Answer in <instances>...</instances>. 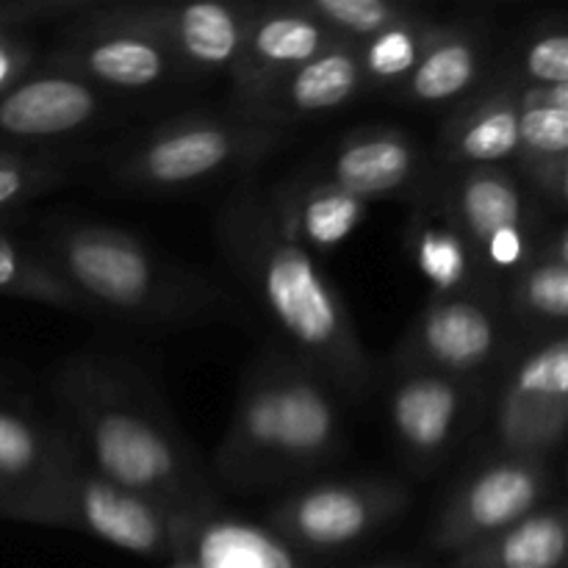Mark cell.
I'll list each match as a JSON object with an SVG mask.
<instances>
[{"mask_svg": "<svg viewBox=\"0 0 568 568\" xmlns=\"http://www.w3.org/2000/svg\"><path fill=\"white\" fill-rule=\"evenodd\" d=\"M220 250L270 316L283 349L320 372L338 394L364 397L375 364L347 300L316 255L286 236L266 189L244 186L216 214Z\"/></svg>", "mask_w": 568, "mask_h": 568, "instance_id": "obj_1", "label": "cell"}, {"mask_svg": "<svg viewBox=\"0 0 568 568\" xmlns=\"http://www.w3.org/2000/svg\"><path fill=\"white\" fill-rule=\"evenodd\" d=\"M53 392L75 425V444L105 480L186 519L214 514V488L170 410L139 372L103 355H72Z\"/></svg>", "mask_w": 568, "mask_h": 568, "instance_id": "obj_2", "label": "cell"}, {"mask_svg": "<svg viewBox=\"0 0 568 568\" xmlns=\"http://www.w3.org/2000/svg\"><path fill=\"white\" fill-rule=\"evenodd\" d=\"M342 449L336 388L288 349L270 347L244 372L214 469L231 488L250 491L314 475Z\"/></svg>", "mask_w": 568, "mask_h": 568, "instance_id": "obj_3", "label": "cell"}, {"mask_svg": "<svg viewBox=\"0 0 568 568\" xmlns=\"http://www.w3.org/2000/svg\"><path fill=\"white\" fill-rule=\"evenodd\" d=\"M37 253L89 311L133 322H189L211 314L216 292L170 266L133 233L89 222L48 227Z\"/></svg>", "mask_w": 568, "mask_h": 568, "instance_id": "obj_4", "label": "cell"}, {"mask_svg": "<svg viewBox=\"0 0 568 568\" xmlns=\"http://www.w3.org/2000/svg\"><path fill=\"white\" fill-rule=\"evenodd\" d=\"M3 519L87 532L142 558H175L186 530L197 521L105 480L75 444L33 491L3 510Z\"/></svg>", "mask_w": 568, "mask_h": 568, "instance_id": "obj_5", "label": "cell"}, {"mask_svg": "<svg viewBox=\"0 0 568 568\" xmlns=\"http://www.w3.org/2000/svg\"><path fill=\"white\" fill-rule=\"evenodd\" d=\"M286 142V128L247 116H181L161 122L116 159L114 175L144 192H181L258 164Z\"/></svg>", "mask_w": 568, "mask_h": 568, "instance_id": "obj_6", "label": "cell"}, {"mask_svg": "<svg viewBox=\"0 0 568 568\" xmlns=\"http://www.w3.org/2000/svg\"><path fill=\"white\" fill-rule=\"evenodd\" d=\"M410 494L399 483L358 477L325 480L288 494L270 510L266 525L294 552H342L375 536L408 510Z\"/></svg>", "mask_w": 568, "mask_h": 568, "instance_id": "obj_7", "label": "cell"}, {"mask_svg": "<svg viewBox=\"0 0 568 568\" xmlns=\"http://www.w3.org/2000/svg\"><path fill=\"white\" fill-rule=\"evenodd\" d=\"M552 491L549 460L494 455L449 491L430 525V547L442 555L488 541L544 508Z\"/></svg>", "mask_w": 568, "mask_h": 568, "instance_id": "obj_8", "label": "cell"}, {"mask_svg": "<svg viewBox=\"0 0 568 568\" xmlns=\"http://www.w3.org/2000/svg\"><path fill=\"white\" fill-rule=\"evenodd\" d=\"M258 3H94L87 14L164 44L183 70L231 72Z\"/></svg>", "mask_w": 568, "mask_h": 568, "instance_id": "obj_9", "label": "cell"}, {"mask_svg": "<svg viewBox=\"0 0 568 568\" xmlns=\"http://www.w3.org/2000/svg\"><path fill=\"white\" fill-rule=\"evenodd\" d=\"M568 430V342L547 333L527 349L503 383L494 410L499 453L549 460Z\"/></svg>", "mask_w": 568, "mask_h": 568, "instance_id": "obj_10", "label": "cell"}, {"mask_svg": "<svg viewBox=\"0 0 568 568\" xmlns=\"http://www.w3.org/2000/svg\"><path fill=\"white\" fill-rule=\"evenodd\" d=\"M475 405L477 377L394 366L386 388L388 430L414 469H433L458 447L471 425Z\"/></svg>", "mask_w": 568, "mask_h": 568, "instance_id": "obj_11", "label": "cell"}, {"mask_svg": "<svg viewBox=\"0 0 568 568\" xmlns=\"http://www.w3.org/2000/svg\"><path fill=\"white\" fill-rule=\"evenodd\" d=\"M503 322L480 294L430 297L399 342L394 366L477 377L499 358Z\"/></svg>", "mask_w": 568, "mask_h": 568, "instance_id": "obj_12", "label": "cell"}, {"mask_svg": "<svg viewBox=\"0 0 568 568\" xmlns=\"http://www.w3.org/2000/svg\"><path fill=\"white\" fill-rule=\"evenodd\" d=\"M53 67L83 78L92 87L116 92H150L170 83L183 70L175 55L155 39L105 26L92 20L87 11L67 26L64 44L55 50Z\"/></svg>", "mask_w": 568, "mask_h": 568, "instance_id": "obj_13", "label": "cell"}, {"mask_svg": "<svg viewBox=\"0 0 568 568\" xmlns=\"http://www.w3.org/2000/svg\"><path fill=\"white\" fill-rule=\"evenodd\" d=\"M333 42H338L336 33L305 14L297 0L258 6L250 20L242 55L231 70L233 109H236L233 114H242L261 94L325 53Z\"/></svg>", "mask_w": 568, "mask_h": 568, "instance_id": "obj_14", "label": "cell"}, {"mask_svg": "<svg viewBox=\"0 0 568 568\" xmlns=\"http://www.w3.org/2000/svg\"><path fill=\"white\" fill-rule=\"evenodd\" d=\"M103 114L100 89L61 67L20 78L0 94V133L14 139L70 136L87 131Z\"/></svg>", "mask_w": 568, "mask_h": 568, "instance_id": "obj_15", "label": "cell"}, {"mask_svg": "<svg viewBox=\"0 0 568 568\" xmlns=\"http://www.w3.org/2000/svg\"><path fill=\"white\" fill-rule=\"evenodd\" d=\"M366 89L364 70H361L358 44L338 39L325 53L311 59L292 75L261 94L253 105L239 116L266 122V125L286 128L311 116L331 114L342 105L353 103Z\"/></svg>", "mask_w": 568, "mask_h": 568, "instance_id": "obj_16", "label": "cell"}, {"mask_svg": "<svg viewBox=\"0 0 568 568\" xmlns=\"http://www.w3.org/2000/svg\"><path fill=\"white\" fill-rule=\"evenodd\" d=\"M422 166L425 155L403 128L366 125L336 144L325 178L369 203L408 192L422 178Z\"/></svg>", "mask_w": 568, "mask_h": 568, "instance_id": "obj_17", "label": "cell"}, {"mask_svg": "<svg viewBox=\"0 0 568 568\" xmlns=\"http://www.w3.org/2000/svg\"><path fill=\"white\" fill-rule=\"evenodd\" d=\"M521 89L514 72H505L464 100L442 131L444 159L460 170L514 161L519 150Z\"/></svg>", "mask_w": 568, "mask_h": 568, "instance_id": "obj_18", "label": "cell"}, {"mask_svg": "<svg viewBox=\"0 0 568 568\" xmlns=\"http://www.w3.org/2000/svg\"><path fill=\"white\" fill-rule=\"evenodd\" d=\"M277 222L292 242L314 253H331L364 222L366 205L355 194L322 175L292 178L266 189Z\"/></svg>", "mask_w": 568, "mask_h": 568, "instance_id": "obj_19", "label": "cell"}, {"mask_svg": "<svg viewBox=\"0 0 568 568\" xmlns=\"http://www.w3.org/2000/svg\"><path fill=\"white\" fill-rule=\"evenodd\" d=\"M488 37L475 26H442L419 64L394 92L414 105L464 103L480 89L488 67Z\"/></svg>", "mask_w": 568, "mask_h": 568, "instance_id": "obj_20", "label": "cell"}, {"mask_svg": "<svg viewBox=\"0 0 568 568\" xmlns=\"http://www.w3.org/2000/svg\"><path fill=\"white\" fill-rule=\"evenodd\" d=\"M442 205L460 236L469 242L477 261L494 233L516 225H536L527 189L505 166L460 170L442 194Z\"/></svg>", "mask_w": 568, "mask_h": 568, "instance_id": "obj_21", "label": "cell"}, {"mask_svg": "<svg viewBox=\"0 0 568 568\" xmlns=\"http://www.w3.org/2000/svg\"><path fill=\"white\" fill-rule=\"evenodd\" d=\"M527 183L558 209L568 197V87L521 89L519 150Z\"/></svg>", "mask_w": 568, "mask_h": 568, "instance_id": "obj_22", "label": "cell"}, {"mask_svg": "<svg viewBox=\"0 0 568 568\" xmlns=\"http://www.w3.org/2000/svg\"><path fill=\"white\" fill-rule=\"evenodd\" d=\"M405 247L414 270L433 288V297H460L475 294L483 266L471 253L469 242L444 211L442 200L436 205H422L408 222Z\"/></svg>", "mask_w": 568, "mask_h": 568, "instance_id": "obj_23", "label": "cell"}, {"mask_svg": "<svg viewBox=\"0 0 568 568\" xmlns=\"http://www.w3.org/2000/svg\"><path fill=\"white\" fill-rule=\"evenodd\" d=\"M508 305L527 325L564 333L568 316V239L564 222L541 233L525 264L514 272Z\"/></svg>", "mask_w": 568, "mask_h": 568, "instance_id": "obj_24", "label": "cell"}, {"mask_svg": "<svg viewBox=\"0 0 568 568\" xmlns=\"http://www.w3.org/2000/svg\"><path fill=\"white\" fill-rule=\"evenodd\" d=\"M175 558L192 560L197 568H305L272 530L214 514L192 521Z\"/></svg>", "mask_w": 568, "mask_h": 568, "instance_id": "obj_25", "label": "cell"}, {"mask_svg": "<svg viewBox=\"0 0 568 568\" xmlns=\"http://www.w3.org/2000/svg\"><path fill=\"white\" fill-rule=\"evenodd\" d=\"M566 510L544 505L488 541L453 555L449 568H566Z\"/></svg>", "mask_w": 568, "mask_h": 568, "instance_id": "obj_26", "label": "cell"}, {"mask_svg": "<svg viewBox=\"0 0 568 568\" xmlns=\"http://www.w3.org/2000/svg\"><path fill=\"white\" fill-rule=\"evenodd\" d=\"M72 442L33 416L0 405V516L55 469Z\"/></svg>", "mask_w": 568, "mask_h": 568, "instance_id": "obj_27", "label": "cell"}, {"mask_svg": "<svg viewBox=\"0 0 568 568\" xmlns=\"http://www.w3.org/2000/svg\"><path fill=\"white\" fill-rule=\"evenodd\" d=\"M438 28H442V22H433L430 17L416 11L408 20L386 28L366 42H358V59L366 87L397 89L410 75V70L419 64Z\"/></svg>", "mask_w": 568, "mask_h": 568, "instance_id": "obj_28", "label": "cell"}, {"mask_svg": "<svg viewBox=\"0 0 568 568\" xmlns=\"http://www.w3.org/2000/svg\"><path fill=\"white\" fill-rule=\"evenodd\" d=\"M0 294L53 305L70 314H92L81 297L55 275L33 247L0 233Z\"/></svg>", "mask_w": 568, "mask_h": 568, "instance_id": "obj_29", "label": "cell"}, {"mask_svg": "<svg viewBox=\"0 0 568 568\" xmlns=\"http://www.w3.org/2000/svg\"><path fill=\"white\" fill-rule=\"evenodd\" d=\"M305 14L347 42H366L386 28L414 17L416 6L397 0H297Z\"/></svg>", "mask_w": 568, "mask_h": 568, "instance_id": "obj_30", "label": "cell"}, {"mask_svg": "<svg viewBox=\"0 0 568 568\" xmlns=\"http://www.w3.org/2000/svg\"><path fill=\"white\" fill-rule=\"evenodd\" d=\"M525 89L568 87V33L560 20H544L527 37L519 67L510 70Z\"/></svg>", "mask_w": 568, "mask_h": 568, "instance_id": "obj_31", "label": "cell"}, {"mask_svg": "<svg viewBox=\"0 0 568 568\" xmlns=\"http://www.w3.org/2000/svg\"><path fill=\"white\" fill-rule=\"evenodd\" d=\"M64 181V170L50 159L0 150V211L28 203Z\"/></svg>", "mask_w": 568, "mask_h": 568, "instance_id": "obj_32", "label": "cell"}, {"mask_svg": "<svg viewBox=\"0 0 568 568\" xmlns=\"http://www.w3.org/2000/svg\"><path fill=\"white\" fill-rule=\"evenodd\" d=\"M92 3L94 0H9V3H0V33L33 20L81 14Z\"/></svg>", "mask_w": 568, "mask_h": 568, "instance_id": "obj_33", "label": "cell"}, {"mask_svg": "<svg viewBox=\"0 0 568 568\" xmlns=\"http://www.w3.org/2000/svg\"><path fill=\"white\" fill-rule=\"evenodd\" d=\"M37 48L28 39L14 37L11 31L0 33V94L9 92L20 78L28 75Z\"/></svg>", "mask_w": 568, "mask_h": 568, "instance_id": "obj_34", "label": "cell"}, {"mask_svg": "<svg viewBox=\"0 0 568 568\" xmlns=\"http://www.w3.org/2000/svg\"><path fill=\"white\" fill-rule=\"evenodd\" d=\"M170 568H197V566H194L192 560H186V558H172Z\"/></svg>", "mask_w": 568, "mask_h": 568, "instance_id": "obj_35", "label": "cell"}, {"mask_svg": "<svg viewBox=\"0 0 568 568\" xmlns=\"http://www.w3.org/2000/svg\"><path fill=\"white\" fill-rule=\"evenodd\" d=\"M364 568H414V566H397V564H383V566H364Z\"/></svg>", "mask_w": 568, "mask_h": 568, "instance_id": "obj_36", "label": "cell"}]
</instances>
